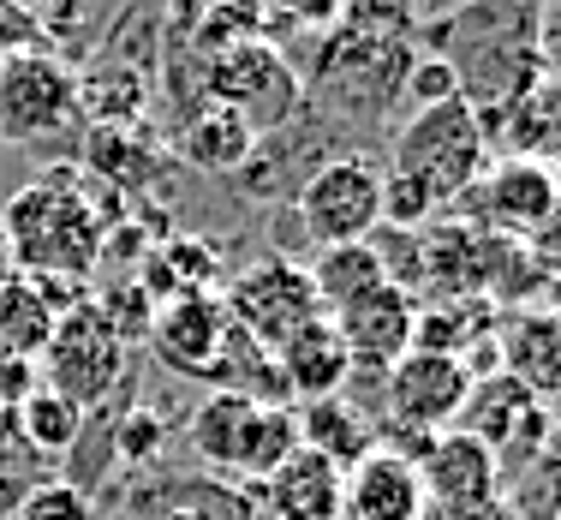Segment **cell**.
I'll use <instances>...</instances> for the list:
<instances>
[{"mask_svg": "<svg viewBox=\"0 0 561 520\" xmlns=\"http://www.w3.org/2000/svg\"><path fill=\"white\" fill-rule=\"evenodd\" d=\"M443 520H519L507 497H484V502H466V509H443Z\"/></svg>", "mask_w": 561, "mask_h": 520, "instance_id": "cell-34", "label": "cell"}, {"mask_svg": "<svg viewBox=\"0 0 561 520\" xmlns=\"http://www.w3.org/2000/svg\"><path fill=\"white\" fill-rule=\"evenodd\" d=\"M507 377H519L531 395H561V312H526L507 329Z\"/></svg>", "mask_w": 561, "mask_h": 520, "instance_id": "cell-20", "label": "cell"}, {"mask_svg": "<svg viewBox=\"0 0 561 520\" xmlns=\"http://www.w3.org/2000/svg\"><path fill=\"white\" fill-rule=\"evenodd\" d=\"M394 168L412 173L436 204L472 192V185L484 180V168H490V138H484V126H478L472 102L448 97V102H436V109L412 114L407 126H400Z\"/></svg>", "mask_w": 561, "mask_h": 520, "instance_id": "cell-2", "label": "cell"}, {"mask_svg": "<svg viewBox=\"0 0 561 520\" xmlns=\"http://www.w3.org/2000/svg\"><path fill=\"white\" fill-rule=\"evenodd\" d=\"M299 228L317 246H353L382 228V168L365 150L329 156L317 173H305V185L293 192Z\"/></svg>", "mask_w": 561, "mask_h": 520, "instance_id": "cell-3", "label": "cell"}, {"mask_svg": "<svg viewBox=\"0 0 561 520\" xmlns=\"http://www.w3.org/2000/svg\"><path fill=\"white\" fill-rule=\"evenodd\" d=\"M251 407H257V402L216 389L204 407H197V419H192V449L204 461H216V466H233V449H239V431H245V412Z\"/></svg>", "mask_w": 561, "mask_h": 520, "instance_id": "cell-26", "label": "cell"}, {"mask_svg": "<svg viewBox=\"0 0 561 520\" xmlns=\"http://www.w3.org/2000/svg\"><path fill=\"white\" fill-rule=\"evenodd\" d=\"M293 449H299V412L293 407H251L245 431H239V449H233V473L270 478Z\"/></svg>", "mask_w": 561, "mask_h": 520, "instance_id": "cell-24", "label": "cell"}, {"mask_svg": "<svg viewBox=\"0 0 561 520\" xmlns=\"http://www.w3.org/2000/svg\"><path fill=\"white\" fill-rule=\"evenodd\" d=\"M119 443H126L131 455H156V443H162V419H156V412H131L126 431H119Z\"/></svg>", "mask_w": 561, "mask_h": 520, "instance_id": "cell-33", "label": "cell"}, {"mask_svg": "<svg viewBox=\"0 0 561 520\" xmlns=\"http://www.w3.org/2000/svg\"><path fill=\"white\" fill-rule=\"evenodd\" d=\"M19 520H96V509H90L84 485H72V478H43V485L24 490Z\"/></svg>", "mask_w": 561, "mask_h": 520, "instance_id": "cell-28", "label": "cell"}, {"mask_svg": "<svg viewBox=\"0 0 561 520\" xmlns=\"http://www.w3.org/2000/svg\"><path fill=\"white\" fill-rule=\"evenodd\" d=\"M12 275H19V270H12V251H7V239H0V287H7Z\"/></svg>", "mask_w": 561, "mask_h": 520, "instance_id": "cell-36", "label": "cell"}, {"mask_svg": "<svg viewBox=\"0 0 561 520\" xmlns=\"http://www.w3.org/2000/svg\"><path fill=\"white\" fill-rule=\"evenodd\" d=\"M78 120V72L48 48H7L0 55V138L43 144Z\"/></svg>", "mask_w": 561, "mask_h": 520, "instance_id": "cell-5", "label": "cell"}, {"mask_svg": "<svg viewBox=\"0 0 561 520\" xmlns=\"http://www.w3.org/2000/svg\"><path fill=\"white\" fill-rule=\"evenodd\" d=\"M484 216H490V228H502V234H519V239H531L543 228V222L561 210V185H556V173L543 168V162H531V156H514V162H496V168H484Z\"/></svg>", "mask_w": 561, "mask_h": 520, "instance_id": "cell-14", "label": "cell"}, {"mask_svg": "<svg viewBox=\"0 0 561 520\" xmlns=\"http://www.w3.org/2000/svg\"><path fill=\"white\" fill-rule=\"evenodd\" d=\"M90 312L108 324V336L119 341V347H131V341H144L150 336V324H156V299L138 287V275H126V282H108L90 299Z\"/></svg>", "mask_w": 561, "mask_h": 520, "instance_id": "cell-27", "label": "cell"}, {"mask_svg": "<svg viewBox=\"0 0 561 520\" xmlns=\"http://www.w3.org/2000/svg\"><path fill=\"white\" fill-rule=\"evenodd\" d=\"M305 270H311V287H317L323 317H335L341 305L365 299L370 287L389 282V258H382L377 239H353V246H317V258L305 263Z\"/></svg>", "mask_w": 561, "mask_h": 520, "instance_id": "cell-18", "label": "cell"}, {"mask_svg": "<svg viewBox=\"0 0 561 520\" xmlns=\"http://www.w3.org/2000/svg\"><path fill=\"white\" fill-rule=\"evenodd\" d=\"M419 478L436 509H466V502L502 497V455L490 443H478L472 431L448 425L419 449Z\"/></svg>", "mask_w": 561, "mask_h": 520, "instance_id": "cell-12", "label": "cell"}, {"mask_svg": "<svg viewBox=\"0 0 561 520\" xmlns=\"http://www.w3.org/2000/svg\"><path fill=\"white\" fill-rule=\"evenodd\" d=\"M550 425H556L550 402H538L519 377L472 383V402H466V412H460V431H472L478 443H490V449H519V455L543 449Z\"/></svg>", "mask_w": 561, "mask_h": 520, "instance_id": "cell-13", "label": "cell"}, {"mask_svg": "<svg viewBox=\"0 0 561 520\" xmlns=\"http://www.w3.org/2000/svg\"><path fill=\"white\" fill-rule=\"evenodd\" d=\"M19 431H24V449H31L36 461L72 455L78 437H84V407H72L66 395H55V389L43 383V389H36L31 402L19 407Z\"/></svg>", "mask_w": 561, "mask_h": 520, "instance_id": "cell-25", "label": "cell"}, {"mask_svg": "<svg viewBox=\"0 0 561 520\" xmlns=\"http://www.w3.org/2000/svg\"><path fill=\"white\" fill-rule=\"evenodd\" d=\"M275 365H280V383H287V402H305V407L335 402L346 383H353V359H346V347H341L329 317H317L293 341H280Z\"/></svg>", "mask_w": 561, "mask_h": 520, "instance_id": "cell-15", "label": "cell"}, {"mask_svg": "<svg viewBox=\"0 0 561 520\" xmlns=\"http://www.w3.org/2000/svg\"><path fill=\"white\" fill-rule=\"evenodd\" d=\"M472 365L454 353H424V347H412V353H400L389 371H382V402H389V419L400 431H412L424 443V437L448 431V425H460L466 402H472Z\"/></svg>", "mask_w": 561, "mask_h": 520, "instance_id": "cell-7", "label": "cell"}, {"mask_svg": "<svg viewBox=\"0 0 561 520\" xmlns=\"http://www.w3.org/2000/svg\"><path fill=\"white\" fill-rule=\"evenodd\" d=\"M543 490H550V509H556V520H561V455L550 461V473H543Z\"/></svg>", "mask_w": 561, "mask_h": 520, "instance_id": "cell-35", "label": "cell"}, {"mask_svg": "<svg viewBox=\"0 0 561 520\" xmlns=\"http://www.w3.org/2000/svg\"><path fill=\"white\" fill-rule=\"evenodd\" d=\"M431 497H424L419 461L407 449H370L341 473V520H424Z\"/></svg>", "mask_w": 561, "mask_h": 520, "instance_id": "cell-11", "label": "cell"}, {"mask_svg": "<svg viewBox=\"0 0 561 520\" xmlns=\"http://www.w3.org/2000/svg\"><path fill=\"white\" fill-rule=\"evenodd\" d=\"M227 305L221 293H180V299L156 305V324H150V353L162 359L173 377H197V383H216L221 377V353H227Z\"/></svg>", "mask_w": 561, "mask_h": 520, "instance_id": "cell-9", "label": "cell"}, {"mask_svg": "<svg viewBox=\"0 0 561 520\" xmlns=\"http://www.w3.org/2000/svg\"><path fill=\"white\" fill-rule=\"evenodd\" d=\"M0 239H7L19 275L90 293V275L102 270V239H108L90 173L55 168L43 180L19 185L7 197V216H0Z\"/></svg>", "mask_w": 561, "mask_h": 520, "instance_id": "cell-1", "label": "cell"}, {"mask_svg": "<svg viewBox=\"0 0 561 520\" xmlns=\"http://www.w3.org/2000/svg\"><path fill=\"white\" fill-rule=\"evenodd\" d=\"M335 336L346 347V359H353V371H389L400 353H412V329H419V293L407 282H382L370 287L365 299L341 305L335 317Z\"/></svg>", "mask_w": 561, "mask_h": 520, "instance_id": "cell-10", "label": "cell"}, {"mask_svg": "<svg viewBox=\"0 0 561 520\" xmlns=\"http://www.w3.org/2000/svg\"><path fill=\"white\" fill-rule=\"evenodd\" d=\"M221 305H227V324H233L239 336H251L257 347H270V353L280 341L299 336L305 324L323 317L311 270H305L299 258H280V251H263L257 263H245V270L233 275V287L221 293Z\"/></svg>", "mask_w": 561, "mask_h": 520, "instance_id": "cell-4", "label": "cell"}, {"mask_svg": "<svg viewBox=\"0 0 561 520\" xmlns=\"http://www.w3.org/2000/svg\"><path fill=\"white\" fill-rule=\"evenodd\" d=\"M36 365H43L48 389L90 412L96 402H108L114 383L126 377V347L108 336V324H102L84 299V305H72V312H60V324H55V336H48Z\"/></svg>", "mask_w": 561, "mask_h": 520, "instance_id": "cell-8", "label": "cell"}, {"mask_svg": "<svg viewBox=\"0 0 561 520\" xmlns=\"http://www.w3.org/2000/svg\"><path fill=\"white\" fill-rule=\"evenodd\" d=\"M436 210H443V204H436L412 173H400V168L382 173V222H389V228H424Z\"/></svg>", "mask_w": 561, "mask_h": 520, "instance_id": "cell-29", "label": "cell"}, {"mask_svg": "<svg viewBox=\"0 0 561 520\" xmlns=\"http://www.w3.org/2000/svg\"><path fill=\"white\" fill-rule=\"evenodd\" d=\"M31 461L36 455H0V520L19 515L24 490H31Z\"/></svg>", "mask_w": 561, "mask_h": 520, "instance_id": "cell-32", "label": "cell"}, {"mask_svg": "<svg viewBox=\"0 0 561 520\" xmlns=\"http://www.w3.org/2000/svg\"><path fill=\"white\" fill-rule=\"evenodd\" d=\"M36 389H43V365L36 359H0V407L19 412Z\"/></svg>", "mask_w": 561, "mask_h": 520, "instance_id": "cell-31", "label": "cell"}, {"mask_svg": "<svg viewBox=\"0 0 561 520\" xmlns=\"http://www.w3.org/2000/svg\"><path fill=\"white\" fill-rule=\"evenodd\" d=\"M216 275H221V246H209L197 234H173L144 251V263H138V287L156 305L180 299V293H216Z\"/></svg>", "mask_w": 561, "mask_h": 520, "instance_id": "cell-17", "label": "cell"}, {"mask_svg": "<svg viewBox=\"0 0 561 520\" xmlns=\"http://www.w3.org/2000/svg\"><path fill=\"white\" fill-rule=\"evenodd\" d=\"M209 102L233 109L263 138V132L287 126V120L305 109V84H299V72L280 60V48H270V43H227L221 55L209 60Z\"/></svg>", "mask_w": 561, "mask_h": 520, "instance_id": "cell-6", "label": "cell"}, {"mask_svg": "<svg viewBox=\"0 0 561 520\" xmlns=\"http://www.w3.org/2000/svg\"><path fill=\"white\" fill-rule=\"evenodd\" d=\"M299 443L305 449H317L323 461H335L341 473L353 461H365L370 449H377V437H370V425L358 419V407H346L341 395L335 402H311L299 412Z\"/></svg>", "mask_w": 561, "mask_h": 520, "instance_id": "cell-22", "label": "cell"}, {"mask_svg": "<svg viewBox=\"0 0 561 520\" xmlns=\"http://www.w3.org/2000/svg\"><path fill=\"white\" fill-rule=\"evenodd\" d=\"M251 150H257V132H251L233 109H221V102H204V109L180 126V156L204 173H239L251 162Z\"/></svg>", "mask_w": 561, "mask_h": 520, "instance_id": "cell-19", "label": "cell"}, {"mask_svg": "<svg viewBox=\"0 0 561 520\" xmlns=\"http://www.w3.org/2000/svg\"><path fill=\"white\" fill-rule=\"evenodd\" d=\"M7 48H12V43H7V31H0V55H7Z\"/></svg>", "mask_w": 561, "mask_h": 520, "instance_id": "cell-37", "label": "cell"}, {"mask_svg": "<svg viewBox=\"0 0 561 520\" xmlns=\"http://www.w3.org/2000/svg\"><path fill=\"white\" fill-rule=\"evenodd\" d=\"M400 90H407V102H419V109H436V102L460 97V66L454 60H412L407 78H400Z\"/></svg>", "mask_w": 561, "mask_h": 520, "instance_id": "cell-30", "label": "cell"}, {"mask_svg": "<svg viewBox=\"0 0 561 520\" xmlns=\"http://www.w3.org/2000/svg\"><path fill=\"white\" fill-rule=\"evenodd\" d=\"M55 324H60V305L31 275H12L0 287V359H43Z\"/></svg>", "mask_w": 561, "mask_h": 520, "instance_id": "cell-21", "label": "cell"}, {"mask_svg": "<svg viewBox=\"0 0 561 520\" xmlns=\"http://www.w3.org/2000/svg\"><path fill=\"white\" fill-rule=\"evenodd\" d=\"M84 168L102 173V180H114L119 192H131V185L156 180V168H162V144H150L138 126H96L84 144Z\"/></svg>", "mask_w": 561, "mask_h": 520, "instance_id": "cell-23", "label": "cell"}, {"mask_svg": "<svg viewBox=\"0 0 561 520\" xmlns=\"http://www.w3.org/2000/svg\"><path fill=\"white\" fill-rule=\"evenodd\" d=\"M263 502L275 520H341V466L299 443L263 478Z\"/></svg>", "mask_w": 561, "mask_h": 520, "instance_id": "cell-16", "label": "cell"}]
</instances>
